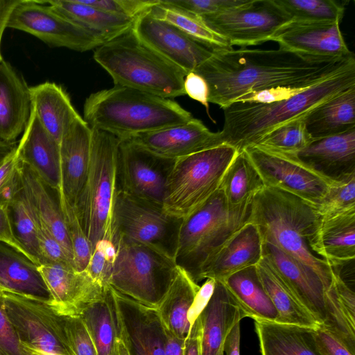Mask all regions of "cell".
Returning <instances> with one entry per match:
<instances>
[{
    "label": "cell",
    "instance_id": "obj_17",
    "mask_svg": "<svg viewBox=\"0 0 355 355\" xmlns=\"http://www.w3.org/2000/svg\"><path fill=\"white\" fill-rule=\"evenodd\" d=\"M39 269L51 296L49 305L61 317H80L87 305L109 290L94 282L85 270L77 271L70 264L50 263Z\"/></svg>",
    "mask_w": 355,
    "mask_h": 355
},
{
    "label": "cell",
    "instance_id": "obj_6",
    "mask_svg": "<svg viewBox=\"0 0 355 355\" xmlns=\"http://www.w3.org/2000/svg\"><path fill=\"white\" fill-rule=\"evenodd\" d=\"M251 201L232 206L219 189L200 208L182 219L174 254L177 266L196 282L202 266L250 222Z\"/></svg>",
    "mask_w": 355,
    "mask_h": 355
},
{
    "label": "cell",
    "instance_id": "obj_23",
    "mask_svg": "<svg viewBox=\"0 0 355 355\" xmlns=\"http://www.w3.org/2000/svg\"><path fill=\"white\" fill-rule=\"evenodd\" d=\"M18 168L25 194L32 208L73 262L71 243L62 208L60 189L48 184L31 166L19 159Z\"/></svg>",
    "mask_w": 355,
    "mask_h": 355
},
{
    "label": "cell",
    "instance_id": "obj_26",
    "mask_svg": "<svg viewBox=\"0 0 355 355\" xmlns=\"http://www.w3.org/2000/svg\"><path fill=\"white\" fill-rule=\"evenodd\" d=\"M245 317L225 284L216 281L213 295L200 315L201 355H225L224 345L228 334Z\"/></svg>",
    "mask_w": 355,
    "mask_h": 355
},
{
    "label": "cell",
    "instance_id": "obj_52",
    "mask_svg": "<svg viewBox=\"0 0 355 355\" xmlns=\"http://www.w3.org/2000/svg\"><path fill=\"white\" fill-rule=\"evenodd\" d=\"M0 355H29L21 343L0 296Z\"/></svg>",
    "mask_w": 355,
    "mask_h": 355
},
{
    "label": "cell",
    "instance_id": "obj_7",
    "mask_svg": "<svg viewBox=\"0 0 355 355\" xmlns=\"http://www.w3.org/2000/svg\"><path fill=\"white\" fill-rule=\"evenodd\" d=\"M89 166L74 209L92 250L102 239H114L113 211L119 189L120 139L93 129Z\"/></svg>",
    "mask_w": 355,
    "mask_h": 355
},
{
    "label": "cell",
    "instance_id": "obj_42",
    "mask_svg": "<svg viewBox=\"0 0 355 355\" xmlns=\"http://www.w3.org/2000/svg\"><path fill=\"white\" fill-rule=\"evenodd\" d=\"M312 141L306 129L304 116L275 128L254 145L283 152L296 153L306 147Z\"/></svg>",
    "mask_w": 355,
    "mask_h": 355
},
{
    "label": "cell",
    "instance_id": "obj_62",
    "mask_svg": "<svg viewBox=\"0 0 355 355\" xmlns=\"http://www.w3.org/2000/svg\"><path fill=\"white\" fill-rule=\"evenodd\" d=\"M18 142L0 141V166L17 148Z\"/></svg>",
    "mask_w": 355,
    "mask_h": 355
},
{
    "label": "cell",
    "instance_id": "obj_60",
    "mask_svg": "<svg viewBox=\"0 0 355 355\" xmlns=\"http://www.w3.org/2000/svg\"><path fill=\"white\" fill-rule=\"evenodd\" d=\"M240 322H237L225 340L224 354L240 355Z\"/></svg>",
    "mask_w": 355,
    "mask_h": 355
},
{
    "label": "cell",
    "instance_id": "obj_9",
    "mask_svg": "<svg viewBox=\"0 0 355 355\" xmlns=\"http://www.w3.org/2000/svg\"><path fill=\"white\" fill-rule=\"evenodd\" d=\"M238 153L223 144L176 159L166 178L164 212L182 220L200 208L220 189Z\"/></svg>",
    "mask_w": 355,
    "mask_h": 355
},
{
    "label": "cell",
    "instance_id": "obj_36",
    "mask_svg": "<svg viewBox=\"0 0 355 355\" xmlns=\"http://www.w3.org/2000/svg\"><path fill=\"white\" fill-rule=\"evenodd\" d=\"M256 268L261 282L278 313L275 322L311 328L320 325L300 302L267 257L263 255Z\"/></svg>",
    "mask_w": 355,
    "mask_h": 355
},
{
    "label": "cell",
    "instance_id": "obj_10",
    "mask_svg": "<svg viewBox=\"0 0 355 355\" xmlns=\"http://www.w3.org/2000/svg\"><path fill=\"white\" fill-rule=\"evenodd\" d=\"M256 168L265 187L297 196L315 208L334 180L302 161L295 153L252 145L243 150Z\"/></svg>",
    "mask_w": 355,
    "mask_h": 355
},
{
    "label": "cell",
    "instance_id": "obj_35",
    "mask_svg": "<svg viewBox=\"0 0 355 355\" xmlns=\"http://www.w3.org/2000/svg\"><path fill=\"white\" fill-rule=\"evenodd\" d=\"M312 140L355 128V85L320 103L304 116Z\"/></svg>",
    "mask_w": 355,
    "mask_h": 355
},
{
    "label": "cell",
    "instance_id": "obj_32",
    "mask_svg": "<svg viewBox=\"0 0 355 355\" xmlns=\"http://www.w3.org/2000/svg\"><path fill=\"white\" fill-rule=\"evenodd\" d=\"M261 355H323L314 336V328L254 321Z\"/></svg>",
    "mask_w": 355,
    "mask_h": 355
},
{
    "label": "cell",
    "instance_id": "obj_27",
    "mask_svg": "<svg viewBox=\"0 0 355 355\" xmlns=\"http://www.w3.org/2000/svg\"><path fill=\"white\" fill-rule=\"evenodd\" d=\"M31 107L29 87L3 60L0 62V141H16L28 124Z\"/></svg>",
    "mask_w": 355,
    "mask_h": 355
},
{
    "label": "cell",
    "instance_id": "obj_33",
    "mask_svg": "<svg viewBox=\"0 0 355 355\" xmlns=\"http://www.w3.org/2000/svg\"><path fill=\"white\" fill-rule=\"evenodd\" d=\"M42 1L58 14L88 31L101 45L128 31L135 20L107 12L83 3L80 0Z\"/></svg>",
    "mask_w": 355,
    "mask_h": 355
},
{
    "label": "cell",
    "instance_id": "obj_47",
    "mask_svg": "<svg viewBox=\"0 0 355 355\" xmlns=\"http://www.w3.org/2000/svg\"><path fill=\"white\" fill-rule=\"evenodd\" d=\"M83 3L107 12L136 19L139 15L154 7L159 0H80Z\"/></svg>",
    "mask_w": 355,
    "mask_h": 355
},
{
    "label": "cell",
    "instance_id": "obj_20",
    "mask_svg": "<svg viewBox=\"0 0 355 355\" xmlns=\"http://www.w3.org/2000/svg\"><path fill=\"white\" fill-rule=\"evenodd\" d=\"M263 255L273 264L305 309L320 324L327 327L325 289L319 276L270 243L263 241Z\"/></svg>",
    "mask_w": 355,
    "mask_h": 355
},
{
    "label": "cell",
    "instance_id": "obj_43",
    "mask_svg": "<svg viewBox=\"0 0 355 355\" xmlns=\"http://www.w3.org/2000/svg\"><path fill=\"white\" fill-rule=\"evenodd\" d=\"M315 209L321 217L355 210V173L334 180Z\"/></svg>",
    "mask_w": 355,
    "mask_h": 355
},
{
    "label": "cell",
    "instance_id": "obj_50",
    "mask_svg": "<svg viewBox=\"0 0 355 355\" xmlns=\"http://www.w3.org/2000/svg\"><path fill=\"white\" fill-rule=\"evenodd\" d=\"M36 220L43 265L50 263H62L70 264L74 267L73 261L67 255L62 245L37 215Z\"/></svg>",
    "mask_w": 355,
    "mask_h": 355
},
{
    "label": "cell",
    "instance_id": "obj_8",
    "mask_svg": "<svg viewBox=\"0 0 355 355\" xmlns=\"http://www.w3.org/2000/svg\"><path fill=\"white\" fill-rule=\"evenodd\" d=\"M114 239L116 254L109 286L123 303L153 313L178 266L174 257L153 244Z\"/></svg>",
    "mask_w": 355,
    "mask_h": 355
},
{
    "label": "cell",
    "instance_id": "obj_38",
    "mask_svg": "<svg viewBox=\"0 0 355 355\" xmlns=\"http://www.w3.org/2000/svg\"><path fill=\"white\" fill-rule=\"evenodd\" d=\"M264 187L258 171L243 150L238 153L227 169L220 189L230 205L238 206L251 201Z\"/></svg>",
    "mask_w": 355,
    "mask_h": 355
},
{
    "label": "cell",
    "instance_id": "obj_24",
    "mask_svg": "<svg viewBox=\"0 0 355 355\" xmlns=\"http://www.w3.org/2000/svg\"><path fill=\"white\" fill-rule=\"evenodd\" d=\"M17 151L19 160L48 184L60 189V144L42 126L33 105Z\"/></svg>",
    "mask_w": 355,
    "mask_h": 355
},
{
    "label": "cell",
    "instance_id": "obj_55",
    "mask_svg": "<svg viewBox=\"0 0 355 355\" xmlns=\"http://www.w3.org/2000/svg\"><path fill=\"white\" fill-rule=\"evenodd\" d=\"M215 284L214 279H206L205 283L200 287L187 312V318L190 328L208 304L213 295Z\"/></svg>",
    "mask_w": 355,
    "mask_h": 355
},
{
    "label": "cell",
    "instance_id": "obj_15",
    "mask_svg": "<svg viewBox=\"0 0 355 355\" xmlns=\"http://www.w3.org/2000/svg\"><path fill=\"white\" fill-rule=\"evenodd\" d=\"M175 161L159 157L128 139L120 140L119 188L134 198L162 207L167 175Z\"/></svg>",
    "mask_w": 355,
    "mask_h": 355
},
{
    "label": "cell",
    "instance_id": "obj_49",
    "mask_svg": "<svg viewBox=\"0 0 355 355\" xmlns=\"http://www.w3.org/2000/svg\"><path fill=\"white\" fill-rule=\"evenodd\" d=\"M247 0H159V3L198 16L215 14L243 4Z\"/></svg>",
    "mask_w": 355,
    "mask_h": 355
},
{
    "label": "cell",
    "instance_id": "obj_12",
    "mask_svg": "<svg viewBox=\"0 0 355 355\" xmlns=\"http://www.w3.org/2000/svg\"><path fill=\"white\" fill-rule=\"evenodd\" d=\"M181 223L165 214L162 206L118 189L113 211L115 236L155 245L174 257Z\"/></svg>",
    "mask_w": 355,
    "mask_h": 355
},
{
    "label": "cell",
    "instance_id": "obj_25",
    "mask_svg": "<svg viewBox=\"0 0 355 355\" xmlns=\"http://www.w3.org/2000/svg\"><path fill=\"white\" fill-rule=\"evenodd\" d=\"M200 287L186 270L177 266L153 312L162 329L185 340L190 331L187 312Z\"/></svg>",
    "mask_w": 355,
    "mask_h": 355
},
{
    "label": "cell",
    "instance_id": "obj_22",
    "mask_svg": "<svg viewBox=\"0 0 355 355\" xmlns=\"http://www.w3.org/2000/svg\"><path fill=\"white\" fill-rule=\"evenodd\" d=\"M263 257V241L257 227L249 222L236 232L200 270L196 282H223L230 275L256 266Z\"/></svg>",
    "mask_w": 355,
    "mask_h": 355
},
{
    "label": "cell",
    "instance_id": "obj_61",
    "mask_svg": "<svg viewBox=\"0 0 355 355\" xmlns=\"http://www.w3.org/2000/svg\"><path fill=\"white\" fill-rule=\"evenodd\" d=\"M20 0H0V62L3 60L1 53V42L3 31L7 28V23L13 8Z\"/></svg>",
    "mask_w": 355,
    "mask_h": 355
},
{
    "label": "cell",
    "instance_id": "obj_56",
    "mask_svg": "<svg viewBox=\"0 0 355 355\" xmlns=\"http://www.w3.org/2000/svg\"><path fill=\"white\" fill-rule=\"evenodd\" d=\"M8 203L0 202V242L21 253L31 261L32 259L24 248L15 238L8 213Z\"/></svg>",
    "mask_w": 355,
    "mask_h": 355
},
{
    "label": "cell",
    "instance_id": "obj_11",
    "mask_svg": "<svg viewBox=\"0 0 355 355\" xmlns=\"http://www.w3.org/2000/svg\"><path fill=\"white\" fill-rule=\"evenodd\" d=\"M200 17L231 46L240 48L271 41L282 27L292 21L276 0H247L241 6Z\"/></svg>",
    "mask_w": 355,
    "mask_h": 355
},
{
    "label": "cell",
    "instance_id": "obj_40",
    "mask_svg": "<svg viewBox=\"0 0 355 355\" xmlns=\"http://www.w3.org/2000/svg\"><path fill=\"white\" fill-rule=\"evenodd\" d=\"M159 18L173 24L196 41L214 49L232 46L223 37L210 29L200 16L177 8L159 3L151 8Z\"/></svg>",
    "mask_w": 355,
    "mask_h": 355
},
{
    "label": "cell",
    "instance_id": "obj_58",
    "mask_svg": "<svg viewBox=\"0 0 355 355\" xmlns=\"http://www.w3.org/2000/svg\"><path fill=\"white\" fill-rule=\"evenodd\" d=\"M18 162L19 157L16 149L0 166V195L12 180L17 169Z\"/></svg>",
    "mask_w": 355,
    "mask_h": 355
},
{
    "label": "cell",
    "instance_id": "obj_37",
    "mask_svg": "<svg viewBox=\"0 0 355 355\" xmlns=\"http://www.w3.org/2000/svg\"><path fill=\"white\" fill-rule=\"evenodd\" d=\"M241 309L259 321H276L278 313L265 291L256 266L241 270L222 282Z\"/></svg>",
    "mask_w": 355,
    "mask_h": 355
},
{
    "label": "cell",
    "instance_id": "obj_39",
    "mask_svg": "<svg viewBox=\"0 0 355 355\" xmlns=\"http://www.w3.org/2000/svg\"><path fill=\"white\" fill-rule=\"evenodd\" d=\"M7 208L15 238L29 254L33 263L38 266L43 265L38 241L36 214L25 194L23 184L15 196L8 202Z\"/></svg>",
    "mask_w": 355,
    "mask_h": 355
},
{
    "label": "cell",
    "instance_id": "obj_64",
    "mask_svg": "<svg viewBox=\"0 0 355 355\" xmlns=\"http://www.w3.org/2000/svg\"><path fill=\"white\" fill-rule=\"evenodd\" d=\"M5 293H8V291L0 284V296H2Z\"/></svg>",
    "mask_w": 355,
    "mask_h": 355
},
{
    "label": "cell",
    "instance_id": "obj_51",
    "mask_svg": "<svg viewBox=\"0 0 355 355\" xmlns=\"http://www.w3.org/2000/svg\"><path fill=\"white\" fill-rule=\"evenodd\" d=\"M309 87H311L278 86L257 91H251L238 97L234 103L268 104L279 102L291 98Z\"/></svg>",
    "mask_w": 355,
    "mask_h": 355
},
{
    "label": "cell",
    "instance_id": "obj_4",
    "mask_svg": "<svg viewBox=\"0 0 355 355\" xmlns=\"http://www.w3.org/2000/svg\"><path fill=\"white\" fill-rule=\"evenodd\" d=\"M354 85L355 67L286 100L268 104L233 103L223 109L224 124L219 131L221 143L241 152L275 128L303 117L320 103Z\"/></svg>",
    "mask_w": 355,
    "mask_h": 355
},
{
    "label": "cell",
    "instance_id": "obj_54",
    "mask_svg": "<svg viewBox=\"0 0 355 355\" xmlns=\"http://www.w3.org/2000/svg\"><path fill=\"white\" fill-rule=\"evenodd\" d=\"M184 90L185 94L205 106L210 117L208 102L209 87L206 80L197 73L191 71L184 77Z\"/></svg>",
    "mask_w": 355,
    "mask_h": 355
},
{
    "label": "cell",
    "instance_id": "obj_1",
    "mask_svg": "<svg viewBox=\"0 0 355 355\" xmlns=\"http://www.w3.org/2000/svg\"><path fill=\"white\" fill-rule=\"evenodd\" d=\"M353 67V52L342 58H322L279 47H231L214 49L211 56L193 71L208 85V102L223 109L248 92L278 86L309 87Z\"/></svg>",
    "mask_w": 355,
    "mask_h": 355
},
{
    "label": "cell",
    "instance_id": "obj_63",
    "mask_svg": "<svg viewBox=\"0 0 355 355\" xmlns=\"http://www.w3.org/2000/svg\"><path fill=\"white\" fill-rule=\"evenodd\" d=\"M24 347L27 350L29 355H56L40 349H35L28 346L24 345Z\"/></svg>",
    "mask_w": 355,
    "mask_h": 355
},
{
    "label": "cell",
    "instance_id": "obj_3",
    "mask_svg": "<svg viewBox=\"0 0 355 355\" xmlns=\"http://www.w3.org/2000/svg\"><path fill=\"white\" fill-rule=\"evenodd\" d=\"M193 115L176 101L135 89L117 86L91 94L83 119L91 128L120 140L187 123Z\"/></svg>",
    "mask_w": 355,
    "mask_h": 355
},
{
    "label": "cell",
    "instance_id": "obj_29",
    "mask_svg": "<svg viewBox=\"0 0 355 355\" xmlns=\"http://www.w3.org/2000/svg\"><path fill=\"white\" fill-rule=\"evenodd\" d=\"M295 154L302 161L333 180L355 173V128L340 135L314 139Z\"/></svg>",
    "mask_w": 355,
    "mask_h": 355
},
{
    "label": "cell",
    "instance_id": "obj_57",
    "mask_svg": "<svg viewBox=\"0 0 355 355\" xmlns=\"http://www.w3.org/2000/svg\"><path fill=\"white\" fill-rule=\"evenodd\" d=\"M201 337L202 324L199 316L184 340V355H201Z\"/></svg>",
    "mask_w": 355,
    "mask_h": 355
},
{
    "label": "cell",
    "instance_id": "obj_59",
    "mask_svg": "<svg viewBox=\"0 0 355 355\" xmlns=\"http://www.w3.org/2000/svg\"><path fill=\"white\" fill-rule=\"evenodd\" d=\"M165 355H184V340H180L167 331L162 329Z\"/></svg>",
    "mask_w": 355,
    "mask_h": 355
},
{
    "label": "cell",
    "instance_id": "obj_13",
    "mask_svg": "<svg viewBox=\"0 0 355 355\" xmlns=\"http://www.w3.org/2000/svg\"><path fill=\"white\" fill-rule=\"evenodd\" d=\"M1 297L22 345L56 355H74L66 336L64 317L49 304L12 293Z\"/></svg>",
    "mask_w": 355,
    "mask_h": 355
},
{
    "label": "cell",
    "instance_id": "obj_34",
    "mask_svg": "<svg viewBox=\"0 0 355 355\" xmlns=\"http://www.w3.org/2000/svg\"><path fill=\"white\" fill-rule=\"evenodd\" d=\"M29 92L39 121L60 144L64 135L80 116L69 96L61 86L51 82L31 87Z\"/></svg>",
    "mask_w": 355,
    "mask_h": 355
},
{
    "label": "cell",
    "instance_id": "obj_31",
    "mask_svg": "<svg viewBox=\"0 0 355 355\" xmlns=\"http://www.w3.org/2000/svg\"><path fill=\"white\" fill-rule=\"evenodd\" d=\"M80 317L95 344L98 355H116L124 314L115 291L110 287L103 297L87 305Z\"/></svg>",
    "mask_w": 355,
    "mask_h": 355
},
{
    "label": "cell",
    "instance_id": "obj_41",
    "mask_svg": "<svg viewBox=\"0 0 355 355\" xmlns=\"http://www.w3.org/2000/svg\"><path fill=\"white\" fill-rule=\"evenodd\" d=\"M292 20L309 22H339L345 6L334 0H276Z\"/></svg>",
    "mask_w": 355,
    "mask_h": 355
},
{
    "label": "cell",
    "instance_id": "obj_30",
    "mask_svg": "<svg viewBox=\"0 0 355 355\" xmlns=\"http://www.w3.org/2000/svg\"><path fill=\"white\" fill-rule=\"evenodd\" d=\"M0 284L8 293L47 304L51 300L39 266L2 243H0Z\"/></svg>",
    "mask_w": 355,
    "mask_h": 355
},
{
    "label": "cell",
    "instance_id": "obj_45",
    "mask_svg": "<svg viewBox=\"0 0 355 355\" xmlns=\"http://www.w3.org/2000/svg\"><path fill=\"white\" fill-rule=\"evenodd\" d=\"M116 254L114 240L102 239L95 245L85 271L104 289H109V279Z\"/></svg>",
    "mask_w": 355,
    "mask_h": 355
},
{
    "label": "cell",
    "instance_id": "obj_28",
    "mask_svg": "<svg viewBox=\"0 0 355 355\" xmlns=\"http://www.w3.org/2000/svg\"><path fill=\"white\" fill-rule=\"evenodd\" d=\"M311 250L332 268L355 258V210L321 217L310 243Z\"/></svg>",
    "mask_w": 355,
    "mask_h": 355
},
{
    "label": "cell",
    "instance_id": "obj_21",
    "mask_svg": "<svg viewBox=\"0 0 355 355\" xmlns=\"http://www.w3.org/2000/svg\"><path fill=\"white\" fill-rule=\"evenodd\" d=\"M92 137V128L79 116L60 142V192L73 207L87 175Z\"/></svg>",
    "mask_w": 355,
    "mask_h": 355
},
{
    "label": "cell",
    "instance_id": "obj_53",
    "mask_svg": "<svg viewBox=\"0 0 355 355\" xmlns=\"http://www.w3.org/2000/svg\"><path fill=\"white\" fill-rule=\"evenodd\" d=\"M314 336L323 355H355L336 336L321 324L314 328Z\"/></svg>",
    "mask_w": 355,
    "mask_h": 355
},
{
    "label": "cell",
    "instance_id": "obj_48",
    "mask_svg": "<svg viewBox=\"0 0 355 355\" xmlns=\"http://www.w3.org/2000/svg\"><path fill=\"white\" fill-rule=\"evenodd\" d=\"M67 341L74 355H98L93 339L80 317L64 318Z\"/></svg>",
    "mask_w": 355,
    "mask_h": 355
},
{
    "label": "cell",
    "instance_id": "obj_2",
    "mask_svg": "<svg viewBox=\"0 0 355 355\" xmlns=\"http://www.w3.org/2000/svg\"><path fill=\"white\" fill-rule=\"evenodd\" d=\"M320 220L315 207L279 189L264 187L251 201L250 222L257 227L262 241L312 269L326 291L331 283L332 268L310 248Z\"/></svg>",
    "mask_w": 355,
    "mask_h": 355
},
{
    "label": "cell",
    "instance_id": "obj_14",
    "mask_svg": "<svg viewBox=\"0 0 355 355\" xmlns=\"http://www.w3.org/2000/svg\"><path fill=\"white\" fill-rule=\"evenodd\" d=\"M7 28L26 32L53 47L83 52L101 45L91 33L42 1L20 0L9 17Z\"/></svg>",
    "mask_w": 355,
    "mask_h": 355
},
{
    "label": "cell",
    "instance_id": "obj_19",
    "mask_svg": "<svg viewBox=\"0 0 355 355\" xmlns=\"http://www.w3.org/2000/svg\"><path fill=\"white\" fill-rule=\"evenodd\" d=\"M339 22L292 20L272 37L279 47L292 52L322 58H342L351 54Z\"/></svg>",
    "mask_w": 355,
    "mask_h": 355
},
{
    "label": "cell",
    "instance_id": "obj_18",
    "mask_svg": "<svg viewBox=\"0 0 355 355\" xmlns=\"http://www.w3.org/2000/svg\"><path fill=\"white\" fill-rule=\"evenodd\" d=\"M125 139L159 157L170 160L222 144L219 131H210L202 121L194 117L184 123L139 134Z\"/></svg>",
    "mask_w": 355,
    "mask_h": 355
},
{
    "label": "cell",
    "instance_id": "obj_44",
    "mask_svg": "<svg viewBox=\"0 0 355 355\" xmlns=\"http://www.w3.org/2000/svg\"><path fill=\"white\" fill-rule=\"evenodd\" d=\"M128 332L136 355H165L163 335L155 315L153 320L144 318L135 320Z\"/></svg>",
    "mask_w": 355,
    "mask_h": 355
},
{
    "label": "cell",
    "instance_id": "obj_16",
    "mask_svg": "<svg viewBox=\"0 0 355 355\" xmlns=\"http://www.w3.org/2000/svg\"><path fill=\"white\" fill-rule=\"evenodd\" d=\"M151 8L139 15L132 27L146 45L186 73L193 71L211 56L212 49L159 18Z\"/></svg>",
    "mask_w": 355,
    "mask_h": 355
},
{
    "label": "cell",
    "instance_id": "obj_46",
    "mask_svg": "<svg viewBox=\"0 0 355 355\" xmlns=\"http://www.w3.org/2000/svg\"><path fill=\"white\" fill-rule=\"evenodd\" d=\"M62 208L71 243L73 266L77 271L81 272L87 266L92 250L80 227L74 207L62 198Z\"/></svg>",
    "mask_w": 355,
    "mask_h": 355
},
{
    "label": "cell",
    "instance_id": "obj_5",
    "mask_svg": "<svg viewBox=\"0 0 355 355\" xmlns=\"http://www.w3.org/2000/svg\"><path fill=\"white\" fill-rule=\"evenodd\" d=\"M94 59L114 85L171 99L185 95L187 73L142 42L132 28L95 49Z\"/></svg>",
    "mask_w": 355,
    "mask_h": 355
}]
</instances>
